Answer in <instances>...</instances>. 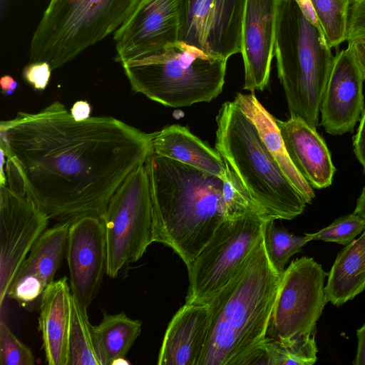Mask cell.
<instances>
[{"label":"cell","mask_w":365,"mask_h":365,"mask_svg":"<svg viewBox=\"0 0 365 365\" xmlns=\"http://www.w3.org/2000/svg\"><path fill=\"white\" fill-rule=\"evenodd\" d=\"M8 186L48 217H103L117 188L153 153L151 133L110 116L76 120L60 101L0 123Z\"/></svg>","instance_id":"cell-1"},{"label":"cell","mask_w":365,"mask_h":365,"mask_svg":"<svg viewBox=\"0 0 365 365\" xmlns=\"http://www.w3.org/2000/svg\"><path fill=\"white\" fill-rule=\"evenodd\" d=\"M154 242L170 247L190 268L225 217L222 178L153 153L145 163Z\"/></svg>","instance_id":"cell-2"},{"label":"cell","mask_w":365,"mask_h":365,"mask_svg":"<svg viewBox=\"0 0 365 365\" xmlns=\"http://www.w3.org/2000/svg\"><path fill=\"white\" fill-rule=\"evenodd\" d=\"M281 276L267 258L262 237L231 280L208 302L207 339L199 365H232L266 337Z\"/></svg>","instance_id":"cell-3"},{"label":"cell","mask_w":365,"mask_h":365,"mask_svg":"<svg viewBox=\"0 0 365 365\" xmlns=\"http://www.w3.org/2000/svg\"><path fill=\"white\" fill-rule=\"evenodd\" d=\"M215 148L267 220H292L306 202L268 151L253 122L235 101L216 117Z\"/></svg>","instance_id":"cell-4"},{"label":"cell","mask_w":365,"mask_h":365,"mask_svg":"<svg viewBox=\"0 0 365 365\" xmlns=\"http://www.w3.org/2000/svg\"><path fill=\"white\" fill-rule=\"evenodd\" d=\"M274 56L290 116L316 128L334 56L323 31L295 0L281 3Z\"/></svg>","instance_id":"cell-5"},{"label":"cell","mask_w":365,"mask_h":365,"mask_svg":"<svg viewBox=\"0 0 365 365\" xmlns=\"http://www.w3.org/2000/svg\"><path fill=\"white\" fill-rule=\"evenodd\" d=\"M227 61L178 41L120 64L133 91L177 108L215 98L222 91Z\"/></svg>","instance_id":"cell-6"},{"label":"cell","mask_w":365,"mask_h":365,"mask_svg":"<svg viewBox=\"0 0 365 365\" xmlns=\"http://www.w3.org/2000/svg\"><path fill=\"white\" fill-rule=\"evenodd\" d=\"M138 0H50L31 40L29 63L52 70L114 33Z\"/></svg>","instance_id":"cell-7"},{"label":"cell","mask_w":365,"mask_h":365,"mask_svg":"<svg viewBox=\"0 0 365 365\" xmlns=\"http://www.w3.org/2000/svg\"><path fill=\"white\" fill-rule=\"evenodd\" d=\"M103 220L105 225L106 274L140 259L154 242L152 199L145 163L134 170L110 197Z\"/></svg>","instance_id":"cell-8"},{"label":"cell","mask_w":365,"mask_h":365,"mask_svg":"<svg viewBox=\"0 0 365 365\" xmlns=\"http://www.w3.org/2000/svg\"><path fill=\"white\" fill-rule=\"evenodd\" d=\"M259 214L224 218L187 269L186 302L208 303L234 277L263 237Z\"/></svg>","instance_id":"cell-9"},{"label":"cell","mask_w":365,"mask_h":365,"mask_svg":"<svg viewBox=\"0 0 365 365\" xmlns=\"http://www.w3.org/2000/svg\"><path fill=\"white\" fill-rule=\"evenodd\" d=\"M326 277L312 257L292 260L282 274L266 336L282 343L316 334L317 322L328 302Z\"/></svg>","instance_id":"cell-10"},{"label":"cell","mask_w":365,"mask_h":365,"mask_svg":"<svg viewBox=\"0 0 365 365\" xmlns=\"http://www.w3.org/2000/svg\"><path fill=\"white\" fill-rule=\"evenodd\" d=\"M187 0H138L114 32L120 63L162 50L179 41Z\"/></svg>","instance_id":"cell-11"},{"label":"cell","mask_w":365,"mask_h":365,"mask_svg":"<svg viewBox=\"0 0 365 365\" xmlns=\"http://www.w3.org/2000/svg\"><path fill=\"white\" fill-rule=\"evenodd\" d=\"M49 218L31 199L8 185L0 187V305Z\"/></svg>","instance_id":"cell-12"},{"label":"cell","mask_w":365,"mask_h":365,"mask_svg":"<svg viewBox=\"0 0 365 365\" xmlns=\"http://www.w3.org/2000/svg\"><path fill=\"white\" fill-rule=\"evenodd\" d=\"M245 0H187L179 41L225 59L240 53Z\"/></svg>","instance_id":"cell-13"},{"label":"cell","mask_w":365,"mask_h":365,"mask_svg":"<svg viewBox=\"0 0 365 365\" xmlns=\"http://www.w3.org/2000/svg\"><path fill=\"white\" fill-rule=\"evenodd\" d=\"M66 257L71 292L88 308L106 274L107 246L102 217L86 216L70 225Z\"/></svg>","instance_id":"cell-14"},{"label":"cell","mask_w":365,"mask_h":365,"mask_svg":"<svg viewBox=\"0 0 365 365\" xmlns=\"http://www.w3.org/2000/svg\"><path fill=\"white\" fill-rule=\"evenodd\" d=\"M282 1L245 0L240 51L245 90L262 91L268 85Z\"/></svg>","instance_id":"cell-15"},{"label":"cell","mask_w":365,"mask_h":365,"mask_svg":"<svg viewBox=\"0 0 365 365\" xmlns=\"http://www.w3.org/2000/svg\"><path fill=\"white\" fill-rule=\"evenodd\" d=\"M364 76L347 47L336 56L321 104V125L333 135L354 130L364 110Z\"/></svg>","instance_id":"cell-16"},{"label":"cell","mask_w":365,"mask_h":365,"mask_svg":"<svg viewBox=\"0 0 365 365\" xmlns=\"http://www.w3.org/2000/svg\"><path fill=\"white\" fill-rule=\"evenodd\" d=\"M70 225L58 223L41 234L16 272L7 297L25 305L41 296L66 257Z\"/></svg>","instance_id":"cell-17"},{"label":"cell","mask_w":365,"mask_h":365,"mask_svg":"<svg viewBox=\"0 0 365 365\" xmlns=\"http://www.w3.org/2000/svg\"><path fill=\"white\" fill-rule=\"evenodd\" d=\"M276 123L290 160L305 180L316 189L330 186L336 168L316 128L295 116Z\"/></svg>","instance_id":"cell-18"},{"label":"cell","mask_w":365,"mask_h":365,"mask_svg":"<svg viewBox=\"0 0 365 365\" xmlns=\"http://www.w3.org/2000/svg\"><path fill=\"white\" fill-rule=\"evenodd\" d=\"M210 324L208 303L185 302L172 318L159 351V365H199Z\"/></svg>","instance_id":"cell-19"},{"label":"cell","mask_w":365,"mask_h":365,"mask_svg":"<svg viewBox=\"0 0 365 365\" xmlns=\"http://www.w3.org/2000/svg\"><path fill=\"white\" fill-rule=\"evenodd\" d=\"M41 297L38 323L46 361L68 365L72 292L67 278L53 280Z\"/></svg>","instance_id":"cell-20"},{"label":"cell","mask_w":365,"mask_h":365,"mask_svg":"<svg viewBox=\"0 0 365 365\" xmlns=\"http://www.w3.org/2000/svg\"><path fill=\"white\" fill-rule=\"evenodd\" d=\"M153 153L215 175L225 176V164L217 151L193 135L187 127L167 126L151 133Z\"/></svg>","instance_id":"cell-21"},{"label":"cell","mask_w":365,"mask_h":365,"mask_svg":"<svg viewBox=\"0 0 365 365\" xmlns=\"http://www.w3.org/2000/svg\"><path fill=\"white\" fill-rule=\"evenodd\" d=\"M235 101L255 125L264 144L282 172L301 194L306 203L310 204L315 197L314 192L290 160L276 118L259 103L255 92L250 94L238 93L235 97Z\"/></svg>","instance_id":"cell-22"},{"label":"cell","mask_w":365,"mask_h":365,"mask_svg":"<svg viewBox=\"0 0 365 365\" xmlns=\"http://www.w3.org/2000/svg\"><path fill=\"white\" fill-rule=\"evenodd\" d=\"M365 289V229L356 240L337 255L328 273L325 294L328 302L339 307Z\"/></svg>","instance_id":"cell-23"},{"label":"cell","mask_w":365,"mask_h":365,"mask_svg":"<svg viewBox=\"0 0 365 365\" xmlns=\"http://www.w3.org/2000/svg\"><path fill=\"white\" fill-rule=\"evenodd\" d=\"M95 349L101 365H111L125 357L142 330V322L125 313L103 314L101 322L92 326Z\"/></svg>","instance_id":"cell-24"},{"label":"cell","mask_w":365,"mask_h":365,"mask_svg":"<svg viewBox=\"0 0 365 365\" xmlns=\"http://www.w3.org/2000/svg\"><path fill=\"white\" fill-rule=\"evenodd\" d=\"M87 310L72 294L68 365H101Z\"/></svg>","instance_id":"cell-25"},{"label":"cell","mask_w":365,"mask_h":365,"mask_svg":"<svg viewBox=\"0 0 365 365\" xmlns=\"http://www.w3.org/2000/svg\"><path fill=\"white\" fill-rule=\"evenodd\" d=\"M274 222L266 220L264 222L263 244L271 265L282 274L289 258L299 252L311 240L306 234L304 237L297 236L284 227H277Z\"/></svg>","instance_id":"cell-26"},{"label":"cell","mask_w":365,"mask_h":365,"mask_svg":"<svg viewBox=\"0 0 365 365\" xmlns=\"http://www.w3.org/2000/svg\"><path fill=\"white\" fill-rule=\"evenodd\" d=\"M329 46L338 48L346 41L349 1L311 0Z\"/></svg>","instance_id":"cell-27"},{"label":"cell","mask_w":365,"mask_h":365,"mask_svg":"<svg viewBox=\"0 0 365 365\" xmlns=\"http://www.w3.org/2000/svg\"><path fill=\"white\" fill-rule=\"evenodd\" d=\"M225 164L226 172L225 176L222 179V197L225 218L235 217L248 212H255L267 220L261 209L250 197L227 163L225 162Z\"/></svg>","instance_id":"cell-28"},{"label":"cell","mask_w":365,"mask_h":365,"mask_svg":"<svg viewBox=\"0 0 365 365\" xmlns=\"http://www.w3.org/2000/svg\"><path fill=\"white\" fill-rule=\"evenodd\" d=\"M315 335H306L282 343L275 340L274 365L314 364L318 351Z\"/></svg>","instance_id":"cell-29"},{"label":"cell","mask_w":365,"mask_h":365,"mask_svg":"<svg viewBox=\"0 0 365 365\" xmlns=\"http://www.w3.org/2000/svg\"><path fill=\"white\" fill-rule=\"evenodd\" d=\"M365 229V220L352 214L341 216L330 225L314 233H307L311 240L333 242L347 245Z\"/></svg>","instance_id":"cell-30"},{"label":"cell","mask_w":365,"mask_h":365,"mask_svg":"<svg viewBox=\"0 0 365 365\" xmlns=\"http://www.w3.org/2000/svg\"><path fill=\"white\" fill-rule=\"evenodd\" d=\"M36 359L30 349L21 342L7 324L0 322V365H34Z\"/></svg>","instance_id":"cell-31"},{"label":"cell","mask_w":365,"mask_h":365,"mask_svg":"<svg viewBox=\"0 0 365 365\" xmlns=\"http://www.w3.org/2000/svg\"><path fill=\"white\" fill-rule=\"evenodd\" d=\"M275 340L266 336L237 356L232 365H274Z\"/></svg>","instance_id":"cell-32"},{"label":"cell","mask_w":365,"mask_h":365,"mask_svg":"<svg viewBox=\"0 0 365 365\" xmlns=\"http://www.w3.org/2000/svg\"><path fill=\"white\" fill-rule=\"evenodd\" d=\"M365 38V0H349L346 41Z\"/></svg>","instance_id":"cell-33"},{"label":"cell","mask_w":365,"mask_h":365,"mask_svg":"<svg viewBox=\"0 0 365 365\" xmlns=\"http://www.w3.org/2000/svg\"><path fill=\"white\" fill-rule=\"evenodd\" d=\"M51 71L46 61L29 63L23 69V77L35 89L43 90L49 82Z\"/></svg>","instance_id":"cell-34"},{"label":"cell","mask_w":365,"mask_h":365,"mask_svg":"<svg viewBox=\"0 0 365 365\" xmlns=\"http://www.w3.org/2000/svg\"><path fill=\"white\" fill-rule=\"evenodd\" d=\"M353 145L354 154L363 166L365 173V108L361 115L357 132L353 138Z\"/></svg>","instance_id":"cell-35"},{"label":"cell","mask_w":365,"mask_h":365,"mask_svg":"<svg viewBox=\"0 0 365 365\" xmlns=\"http://www.w3.org/2000/svg\"><path fill=\"white\" fill-rule=\"evenodd\" d=\"M365 80V38L348 42L347 46Z\"/></svg>","instance_id":"cell-36"},{"label":"cell","mask_w":365,"mask_h":365,"mask_svg":"<svg viewBox=\"0 0 365 365\" xmlns=\"http://www.w3.org/2000/svg\"><path fill=\"white\" fill-rule=\"evenodd\" d=\"M356 354L352 362L354 365H365V323L356 330Z\"/></svg>","instance_id":"cell-37"},{"label":"cell","mask_w":365,"mask_h":365,"mask_svg":"<svg viewBox=\"0 0 365 365\" xmlns=\"http://www.w3.org/2000/svg\"><path fill=\"white\" fill-rule=\"evenodd\" d=\"M91 108L85 101H76L71 109V114L76 120H83L90 118Z\"/></svg>","instance_id":"cell-38"},{"label":"cell","mask_w":365,"mask_h":365,"mask_svg":"<svg viewBox=\"0 0 365 365\" xmlns=\"http://www.w3.org/2000/svg\"><path fill=\"white\" fill-rule=\"evenodd\" d=\"M302 12L305 15V16L316 26H317L319 29H322V27L318 21L317 16L315 14V11L313 9L311 0H295Z\"/></svg>","instance_id":"cell-39"},{"label":"cell","mask_w":365,"mask_h":365,"mask_svg":"<svg viewBox=\"0 0 365 365\" xmlns=\"http://www.w3.org/2000/svg\"><path fill=\"white\" fill-rule=\"evenodd\" d=\"M354 213L365 220V186L359 197Z\"/></svg>","instance_id":"cell-40"},{"label":"cell","mask_w":365,"mask_h":365,"mask_svg":"<svg viewBox=\"0 0 365 365\" xmlns=\"http://www.w3.org/2000/svg\"><path fill=\"white\" fill-rule=\"evenodd\" d=\"M1 153V165H0V187L7 185L6 175L5 173V165L6 162V156L2 148H0Z\"/></svg>","instance_id":"cell-41"},{"label":"cell","mask_w":365,"mask_h":365,"mask_svg":"<svg viewBox=\"0 0 365 365\" xmlns=\"http://www.w3.org/2000/svg\"><path fill=\"white\" fill-rule=\"evenodd\" d=\"M14 81V79L9 75L3 76L0 80V86L2 91H5L9 89L11 83Z\"/></svg>","instance_id":"cell-42"},{"label":"cell","mask_w":365,"mask_h":365,"mask_svg":"<svg viewBox=\"0 0 365 365\" xmlns=\"http://www.w3.org/2000/svg\"><path fill=\"white\" fill-rule=\"evenodd\" d=\"M121 364H129L125 357H120L114 360L111 365H121Z\"/></svg>","instance_id":"cell-43"},{"label":"cell","mask_w":365,"mask_h":365,"mask_svg":"<svg viewBox=\"0 0 365 365\" xmlns=\"http://www.w3.org/2000/svg\"><path fill=\"white\" fill-rule=\"evenodd\" d=\"M17 86H18V83L16 81H14L11 85H10V87L9 88L13 90L14 91L16 90V88H17Z\"/></svg>","instance_id":"cell-44"},{"label":"cell","mask_w":365,"mask_h":365,"mask_svg":"<svg viewBox=\"0 0 365 365\" xmlns=\"http://www.w3.org/2000/svg\"><path fill=\"white\" fill-rule=\"evenodd\" d=\"M14 91L9 88L7 90H6L5 91H4L3 93H6V95H11L13 93Z\"/></svg>","instance_id":"cell-45"},{"label":"cell","mask_w":365,"mask_h":365,"mask_svg":"<svg viewBox=\"0 0 365 365\" xmlns=\"http://www.w3.org/2000/svg\"><path fill=\"white\" fill-rule=\"evenodd\" d=\"M346 1H349V0H346Z\"/></svg>","instance_id":"cell-46"}]
</instances>
